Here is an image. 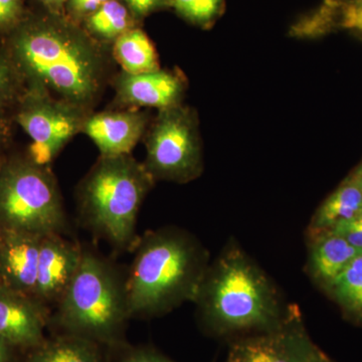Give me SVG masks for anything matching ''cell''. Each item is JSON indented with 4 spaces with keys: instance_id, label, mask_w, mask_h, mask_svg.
<instances>
[{
    "instance_id": "cell-1",
    "label": "cell",
    "mask_w": 362,
    "mask_h": 362,
    "mask_svg": "<svg viewBox=\"0 0 362 362\" xmlns=\"http://www.w3.org/2000/svg\"><path fill=\"white\" fill-rule=\"evenodd\" d=\"M6 49L25 86L92 113L110 80V54L65 13L26 14Z\"/></svg>"
},
{
    "instance_id": "cell-2",
    "label": "cell",
    "mask_w": 362,
    "mask_h": 362,
    "mask_svg": "<svg viewBox=\"0 0 362 362\" xmlns=\"http://www.w3.org/2000/svg\"><path fill=\"white\" fill-rule=\"evenodd\" d=\"M194 303L202 325L216 337L275 329L290 311L268 276L233 244L207 268Z\"/></svg>"
},
{
    "instance_id": "cell-3",
    "label": "cell",
    "mask_w": 362,
    "mask_h": 362,
    "mask_svg": "<svg viewBox=\"0 0 362 362\" xmlns=\"http://www.w3.org/2000/svg\"><path fill=\"white\" fill-rule=\"evenodd\" d=\"M135 256L126 277L131 318L163 315L194 302L209 268V252L180 228L147 232L136 240Z\"/></svg>"
},
{
    "instance_id": "cell-4",
    "label": "cell",
    "mask_w": 362,
    "mask_h": 362,
    "mask_svg": "<svg viewBox=\"0 0 362 362\" xmlns=\"http://www.w3.org/2000/svg\"><path fill=\"white\" fill-rule=\"evenodd\" d=\"M56 307L49 325L57 333L86 338L105 349L127 341L126 278L96 252L83 249L80 266Z\"/></svg>"
},
{
    "instance_id": "cell-5",
    "label": "cell",
    "mask_w": 362,
    "mask_h": 362,
    "mask_svg": "<svg viewBox=\"0 0 362 362\" xmlns=\"http://www.w3.org/2000/svg\"><path fill=\"white\" fill-rule=\"evenodd\" d=\"M154 183L144 164L131 154L100 156L78 185L81 218L113 246L133 247L138 213Z\"/></svg>"
},
{
    "instance_id": "cell-6",
    "label": "cell",
    "mask_w": 362,
    "mask_h": 362,
    "mask_svg": "<svg viewBox=\"0 0 362 362\" xmlns=\"http://www.w3.org/2000/svg\"><path fill=\"white\" fill-rule=\"evenodd\" d=\"M66 226L58 182L47 165L30 157L0 164V228L44 237Z\"/></svg>"
},
{
    "instance_id": "cell-7",
    "label": "cell",
    "mask_w": 362,
    "mask_h": 362,
    "mask_svg": "<svg viewBox=\"0 0 362 362\" xmlns=\"http://www.w3.org/2000/svg\"><path fill=\"white\" fill-rule=\"evenodd\" d=\"M145 168L154 181L190 182L204 170L197 112L183 104L158 110L145 132Z\"/></svg>"
},
{
    "instance_id": "cell-8",
    "label": "cell",
    "mask_w": 362,
    "mask_h": 362,
    "mask_svg": "<svg viewBox=\"0 0 362 362\" xmlns=\"http://www.w3.org/2000/svg\"><path fill=\"white\" fill-rule=\"evenodd\" d=\"M16 104V122L33 141L30 158L40 165L47 166L78 133H82L90 114L35 86H25Z\"/></svg>"
},
{
    "instance_id": "cell-9",
    "label": "cell",
    "mask_w": 362,
    "mask_h": 362,
    "mask_svg": "<svg viewBox=\"0 0 362 362\" xmlns=\"http://www.w3.org/2000/svg\"><path fill=\"white\" fill-rule=\"evenodd\" d=\"M315 349L299 312L290 308L284 322L275 329L233 340L225 362H308Z\"/></svg>"
},
{
    "instance_id": "cell-10",
    "label": "cell",
    "mask_w": 362,
    "mask_h": 362,
    "mask_svg": "<svg viewBox=\"0 0 362 362\" xmlns=\"http://www.w3.org/2000/svg\"><path fill=\"white\" fill-rule=\"evenodd\" d=\"M49 320V308L37 298L0 285V339L30 351L45 341Z\"/></svg>"
},
{
    "instance_id": "cell-11",
    "label": "cell",
    "mask_w": 362,
    "mask_h": 362,
    "mask_svg": "<svg viewBox=\"0 0 362 362\" xmlns=\"http://www.w3.org/2000/svg\"><path fill=\"white\" fill-rule=\"evenodd\" d=\"M117 104L125 108H156L158 110L182 104L187 81L175 71L159 70L149 73L120 71L112 81Z\"/></svg>"
},
{
    "instance_id": "cell-12",
    "label": "cell",
    "mask_w": 362,
    "mask_h": 362,
    "mask_svg": "<svg viewBox=\"0 0 362 362\" xmlns=\"http://www.w3.org/2000/svg\"><path fill=\"white\" fill-rule=\"evenodd\" d=\"M83 249L62 233H49L42 238L35 298L49 308L57 306L71 284L82 259Z\"/></svg>"
},
{
    "instance_id": "cell-13",
    "label": "cell",
    "mask_w": 362,
    "mask_h": 362,
    "mask_svg": "<svg viewBox=\"0 0 362 362\" xmlns=\"http://www.w3.org/2000/svg\"><path fill=\"white\" fill-rule=\"evenodd\" d=\"M148 125V115L134 108L92 112L86 118L82 133L95 143L100 156H119L131 153Z\"/></svg>"
},
{
    "instance_id": "cell-14",
    "label": "cell",
    "mask_w": 362,
    "mask_h": 362,
    "mask_svg": "<svg viewBox=\"0 0 362 362\" xmlns=\"http://www.w3.org/2000/svg\"><path fill=\"white\" fill-rule=\"evenodd\" d=\"M42 237L0 228V283L35 297Z\"/></svg>"
},
{
    "instance_id": "cell-15",
    "label": "cell",
    "mask_w": 362,
    "mask_h": 362,
    "mask_svg": "<svg viewBox=\"0 0 362 362\" xmlns=\"http://www.w3.org/2000/svg\"><path fill=\"white\" fill-rule=\"evenodd\" d=\"M335 30L362 37V0H323L290 26V37L314 40Z\"/></svg>"
},
{
    "instance_id": "cell-16",
    "label": "cell",
    "mask_w": 362,
    "mask_h": 362,
    "mask_svg": "<svg viewBox=\"0 0 362 362\" xmlns=\"http://www.w3.org/2000/svg\"><path fill=\"white\" fill-rule=\"evenodd\" d=\"M361 250L333 232L320 233L312 238L308 270L316 283L327 289L342 273Z\"/></svg>"
},
{
    "instance_id": "cell-17",
    "label": "cell",
    "mask_w": 362,
    "mask_h": 362,
    "mask_svg": "<svg viewBox=\"0 0 362 362\" xmlns=\"http://www.w3.org/2000/svg\"><path fill=\"white\" fill-rule=\"evenodd\" d=\"M362 209V187L356 173L349 176L317 209L309 230L311 238L354 220Z\"/></svg>"
},
{
    "instance_id": "cell-18",
    "label": "cell",
    "mask_w": 362,
    "mask_h": 362,
    "mask_svg": "<svg viewBox=\"0 0 362 362\" xmlns=\"http://www.w3.org/2000/svg\"><path fill=\"white\" fill-rule=\"evenodd\" d=\"M28 362H108V357L107 349L92 340L56 333L28 351Z\"/></svg>"
},
{
    "instance_id": "cell-19",
    "label": "cell",
    "mask_w": 362,
    "mask_h": 362,
    "mask_svg": "<svg viewBox=\"0 0 362 362\" xmlns=\"http://www.w3.org/2000/svg\"><path fill=\"white\" fill-rule=\"evenodd\" d=\"M112 57L123 71L133 75L160 69L156 47L138 26L124 33L112 45Z\"/></svg>"
},
{
    "instance_id": "cell-20",
    "label": "cell",
    "mask_w": 362,
    "mask_h": 362,
    "mask_svg": "<svg viewBox=\"0 0 362 362\" xmlns=\"http://www.w3.org/2000/svg\"><path fill=\"white\" fill-rule=\"evenodd\" d=\"M137 21L122 0H109L87 16L81 25L99 44L112 45L124 33L136 28Z\"/></svg>"
},
{
    "instance_id": "cell-21",
    "label": "cell",
    "mask_w": 362,
    "mask_h": 362,
    "mask_svg": "<svg viewBox=\"0 0 362 362\" xmlns=\"http://www.w3.org/2000/svg\"><path fill=\"white\" fill-rule=\"evenodd\" d=\"M347 315L362 322V254L327 288Z\"/></svg>"
},
{
    "instance_id": "cell-22",
    "label": "cell",
    "mask_w": 362,
    "mask_h": 362,
    "mask_svg": "<svg viewBox=\"0 0 362 362\" xmlns=\"http://www.w3.org/2000/svg\"><path fill=\"white\" fill-rule=\"evenodd\" d=\"M226 0H171L170 7L192 25L209 28L225 11Z\"/></svg>"
},
{
    "instance_id": "cell-23",
    "label": "cell",
    "mask_w": 362,
    "mask_h": 362,
    "mask_svg": "<svg viewBox=\"0 0 362 362\" xmlns=\"http://www.w3.org/2000/svg\"><path fill=\"white\" fill-rule=\"evenodd\" d=\"M25 90L23 76L6 47L0 49V111L16 104Z\"/></svg>"
},
{
    "instance_id": "cell-24",
    "label": "cell",
    "mask_w": 362,
    "mask_h": 362,
    "mask_svg": "<svg viewBox=\"0 0 362 362\" xmlns=\"http://www.w3.org/2000/svg\"><path fill=\"white\" fill-rule=\"evenodd\" d=\"M106 349L108 362H175L152 347L127 341Z\"/></svg>"
},
{
    "instance_id": "cell-25",
    "label": "cell",
    "mask_w": 362,
    "mask_h": 362,
    "mask_svg": "<svg viewBox=\"0 0 362 362\" xmlns=\"http://www.w3.org/2000/svg\"><path fill=\"white\" fill-rule=\"evenodd\" d=\"M25 0H0V35L7 37L26 16Z\"/></svg>"
},
{
    "instance_id": "cell-26",
    "label": "cell",
    "mask_w": 362,
    "mask_h": 362,
    "mask_svg": "<svg viewBox=\"0 0 362 362\" xmlns=\"http://www.w3.org/2000/svg\"><path fill=\"white\" fill-rule=\"evenodd\" d=\"M109 0H68L66 16L75 23H80L90 14L95 13Z\"/></svg>"
},
{
    "instance_id": "cell-27",
    "label": "cell",
    "mask_w": 362,
    "mask_h": 362,
    "mask_svg": "<svg viewBox=\"0 0 362 362\" xmlns=\"http://www.w3.org/2000/svg\"><path fill=\"white\" fill-rule=\"evenodd\" d=\"M136 20L141 21L149 14L170 7L171 0H122Z\"/></svg>"
},
{
    "instance_id": "cell-28",
    "label": "cell",
    "mask_w": 362,
    "mask_h": 362,
    "mask_svg": "<svg viewBox=\"0 0 362 362\" xmlns=\"http://www.w3.org/2000/svg\"><path fill=\"white\" fill-rule=\"evenodd\" d=\"M330 232L337 233V235L347 240L352 247L362 251V228L361 226H356L352 221H349V223L337 226Z\"/></svg>"
},
{
    "instance_id": "cell-29",
    "label": "cell",
    "mask_w": 362,
    "mask_h": 362,
    "mask_svg": "<svg viewBox=\"0 0 362 362\" xmlns=\"http://www.w3.org/2000/svg\"><path fill=\"white\" fill-rule=\"evenodd\" d=\"M42 4L45 11L52 13H64L68 0H37Z\"/></svg>"
},
{
    "instance_id": "cell-30",
    "label": "cell",
    "mask_w": 362,
    "mask_h": 362,
    "mask_svg": "<svg viewBox=\"0 0 362 362\" xmlns=\"http://www.w3.org/2000/svg\"><path fill=\"white\" fill-rule=\"evenodd\" d=\"M16 350L18 349L0 339V362H16Z\"/></svg>"
},
{
    "instance_id": "cell-31",
    "label": "cell",
    "mask_w": 362,
    "mask_h": 362,
    "mask_svg": "<svg viewBox=\"0 0 362 362\" xmlns=\"http://www.w3.org/2000/svg\"><path fill=\"white\" fill-rule=\"evenodd\" d=\"M7 131H8V126H7L6 112L0 111V147L6 142Z\"/></svg>"
},
{
    "instance_id": "cell-32",
    "label": "cell",
    "mask_w": 362,
    "mask_h": 362,
    "mask_svg": "<svg viewBox=\"0 0 362 362\" xmlns=\"http://www.w3.org/2000/svg\"><path fill=\"white\" fill-rule=\"evenodd\" d=\"M308 362H332V361H331L330 359L328 358V357L326 356L325 354H324L323 352L321 351V350L318 349V347H316V349L314 350V352H313V354H312L310 358H309Z\"/></svg>"
},
{
    "instance_id": "cell-33",
    "label": "cell",
    "mask_w": 362,
    "mask_h": 362,
    "mask_svg": "<svg viewBox=\"0 0 362 362\" xmlns=\"http://www.w3.org/2000/svg\"><path fill=\"white\" fill-rule=\"evenodd\" d=\"M350 221H352V223H356V226H361V228H362V209H361V211L357 214L356 218Z\"/></svg>"
},
{
    "instance_id": "cell-34",
    "label": "cell",
    "mask_w": 362,
    "mask_h": 362,
    "mask_svg": "<svg viewBox=\"0 0 362 362\" xmlns=\"http://www.w3.org/2000/svg\"><path fill=\"white\" fill-rule=\"evenodd\" d=\"M354 173H356L357 178H358L359 182H361L362 187V165L361 168H357L356 170L354 171Z\"/></svg>"
},
{
    "instance_id": "cell-35",
    "label": "cell",
    "mask_w": 362,
    "mask_h": 362,
    "mask_svg": "<svg viewBox=\"0 0 362 362\" xmlns=\"http://www.w3.org/2000/svg\"><path fill=\"white\" fill-rule=\"evenodd\" d=\"M0 285H1V283H0Z\"/></svg>"
}]
</instances>
